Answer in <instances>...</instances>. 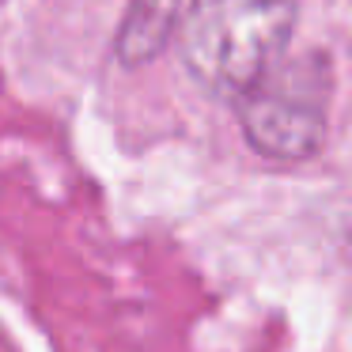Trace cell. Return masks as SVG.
Masks as SVG:
<instances>
[{
	"instance_id": "obj_1",
	"label": "cell",
	"mask_w": 352,
	"mask_h": 352,
	"mask_svg": "<svg viewBox=\"0 0 352 352\" xmlns=\"http://www.w3.org/2000/svg\"><path fill=\"white\" fill-rule=\"evenodd\" d=\"M299 0H197L186 12L182 65L208 95L243 99L284 57Z\"/></svg>"
},
{
	"instance_id": "obj_3",
	"label": "cell",
	"mask_w": 352,
	"mask_h": 352,
	"mask_svg": "<svg viewBox=\"0 0 352 352\" xmlns=\"http://www.w3.org/2000/svg\"><path fill=\"white\" fill-rule=\"evenodd\" d=\"M193 8V0H129L125 19L118 27L114 54L125 69L148 65L167 50L170 34L182 27L186 12Z\"/></svg>"
},
{
	"instance_id": "obj_2",
	"label": "cell",
	"mask_w": 352,
	"mask_h": 352,
	"mask_svg": "<svg viewBox=\"0 0 352 352\" xmlns=\"http://www.w3.org/2000/svg\"><path fill=\"white\" fill-rule=\"evenodd\" d=\"M333 65L326 50L276 61L239 99V125L254 152L269 160H311L326 140Z\"/></svg>"
}]
</instances>
